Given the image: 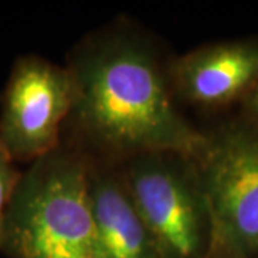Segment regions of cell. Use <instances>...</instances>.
Returning a JSON list of instances; mask_svg holds the SVG:
<instances>
[{
	"label": "cell",
	"instance_id": "6da1fadb",
	"mask_svg": "<svg viewBox=\"0 0 258 258\" xmlns=\"http://www.w3.org/2000/svg\"><path fill=\"white\" fill-rule=\"evenodd\" d=\"M172 56L126 16L86 33L63 63L72 103L62 141L93 161L112 164L161 149L192 157L203 132L176 101Z\"/></svg>",
	"mask_w": 258,
	"mask_h": 258
},
{
	"label": "cell",
	"instance_id": "7a4b0ae2",
	"mask_svg": "<svg viewBox=\"0 0 258 258\" xmlns=\"http://www.w3.org/2000/svg\"><path fill=\"white\" fill-rule=\"evenodd\" d=\"M91 159L62 141L22 171L0 251L10 258H98Z\"/></svg>",
	"mask_w": 258,
	"mask_h": 258
},
{
	"label": "cell",
	"instance_id": "3957f363",
	"mask_svg": "<svg viewBox=\"0 0 258 258\" xmlns=\"http://www.w3.org/2000/svg\"><path fill=\"white\" fill-rule=\"evenodd\" d=\"M201 132L192 159L211 220L208 258H258V125L235 111Z\"/></svg>",
	"mask_w": 258,
	"mask_h": 258
},
{
	"label": "cell",
	"instance_id": "277c9868",
	"mask_svg": "<svg viewBox=\"0 0 258 258\" xmlns=\"http://www.w3.org/2000/svg\"><path fill=\"white\" fill-rule=\"evenodd\" d=\"M119 166L129 197L165 258H208L211 220L192 157L149 151Z\"/></svg>",
	"mask_w": 258,
	"mask_h": 258
},
{
	"label": "cell",
	"instance_id": "5b68a950",
	"mask_svg": "<svg viewBox=\"0 0 258 258\" xmlns=\"http://www.w3.org/2000/svg\"><path fill=\"white\" fill-rule=\"evenodd\" d=\"M72 103L64 64L39 55L16 59L0 96V149L16 164H32L62 144Z\"/></svg>",
	"mask_w": 258,
	"mask_h": 258
},
{
	"label": "cell",
	"instance_id": "8992f818",
	"mask_svg": "<svg viewBox=\"0 0 258 258\" xmlns=\"http://www.w3.org/2000/svg\"><path fill=\"white\" fill-rule=\"evenodd\" d=\"M171 82L178 103L208 115L240 106L258 82V39L205 43L171 59Z\"/></svg>",
	"mask_w": 258,
	"mask_h": 258
},
{
	"label": "cell",
	"instance_id": "52a82bcc",
	"mask_svg": "<svg viewBox=\"0 0 258 258\" xmlns=\"http://www.w3.org/2000/svg\"><path fill=\"white\" fill-rule=\"evenodd\" d=\"M89 194L98 258H165L129 197L119 164L91 159Z\"/></svg>",
	"mask_w": 258,
	"mask_h": 258
},
{
	"label": "cell",
	"instance_id": "ba28073f",
	"mask_svg": "<svg viewBox=\"0 0 258 258\" xmlns=\"http://www.w3.org/2000/svg\"><path fill=\"white\" fill-rule=\"evenodd\" d=\"M22 171L16 162H13L2 149H0V245L3 240L5 224L9 211L12 198L18 188Z\"/></svg>",
	"mask_w": 258,
	"mask_h": 258
},
{
	"label": "cell",
	"instance_id": "9c48e42d",
	"mask_svg": "<svg viewBox=\"0 0 258 258\" xmlns=\"http://www.w3.org/2000/svg\"><path fill=\"white\" fill-rule=\"evenodd\" d=\"M235 111L240 112L242 116H245L252 123L258 125V82L249 91L248 95L242 99L238 109H235Z\"/></svg>",
	"mask_w": 258,
	"mask_h": 258
}]
</instances>
